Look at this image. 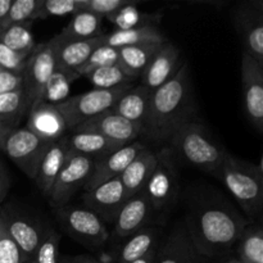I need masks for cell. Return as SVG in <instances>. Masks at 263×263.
Listing matches in <instances>:
<instances>
[{"instance_id":"6da1fadb","label":"cell","mask_w":263,"mask_h":263,"mask_svg":"<svg viewBox=\"0 0 263 263\" xmlns=\"http://www.w3.org/2000/svg\"><path fill=\"white\" fill-rule=\"evenodd\" d=\"M195 102L189 64L180 66L171 80L153 90L143 134L157 143L168 141L175 131L194 120Z\"/></svg>"},{"instance_id":"7a4b0ae2","label":"cell","mask_w":263,"mask_h":263,"mask_svg":"<svg viewBox=\"0 0 263 263\" xmlns=\"http://www.w3.org/2000/svg\"><path fill=\"white\" fill-rule=\"evenodd\" d=\"M247 225L248 221L230 205L210 202L189 211L185 228L200 257H215L230 251Z\"/></svg>"},{"instance_id":"3957f363","label":"cell","mask_w":263,"mask_h":263,"mask_svg":"<svg viewBox=\"0 0 263 263\" xmlns=\"http://www.w3.org/2000/svg\"><path fill=\"white\" fill-rule=\"evenodd\" d=\"M168 143L174 158L212 176H220L228 152L211 138L202 123L189 121L175 131Z\"/></svg>"},{"instance_id":"277c9868","label":"cell","mask_w":263,"mask_h":263,"mask_svg":"<svg viewBox=\"0 0 263 263\" xmlns=\"http://www.w3.org/2000/svg\"><path fill=\"white\" fill-rule=\"evenodd\" d=\"M221 181L251 220L258 217L263 204V168L228 153L221 168Z\"/></svg>"},{"instance_id":"5b68a950","label":"cell","mask_w":263,"mask_h":263,"mask_svg":"<svg viewBox=\"0 0 263 263\" xmlns=\"http://www.w3.org/2000/svg\"><path fill=\"white\" fill-rule=\"evenodd\" d=\"M131 87L133 84H123L112 89H92L84 94L67 98L55 107L63 117L67 130L73 131L85 121L109 110Z\"/></svg>"},{"instance_id":"8992f818","label":"cell","mask_w":263,"mask_h":263,"mask_svg":"<svg viewBox=\"0 0 263 263\" xmlns=\"http://www.w3.org/2000/svg\"><path fill=\"white\" fill-rule=\"evenodd\" d=\"M50 144L41 140L28 128L17 127L5 135L0 149L26 176L35 180L41 159Z\"/></svg>"},{"instance_id":"52a82bcc","label":"cell","mask_w":263,"mask_h":263,"mask_svg":"<svg viewBox=\"0 0 263 263\" xmlns=\"http://www.w3.org/2000/svg\"><path fill=\"white\" fill-rule=\"evenodd\" d=\"M179 192V176L176 163L168 146L158 153L156 168L144 186L143 193L152 210L162 211L175 202Z\"/></svg>"},{"instance_id":"ba28073f","label":"cell","mask_w":263,"mask_h":263,"mask_svg":"<svg viewBox=\"0 0 263 263\" xmlns=\"http://www.w3.org/2000/svg\"><path fill=\"white\" fill-rule=\"evenodd\" d=\"M94 159L82 156L68 148L66 161L54 181L49 193V199L54 207H63L74 195V193L84 187L94 168Z\"/></svg>"},{"instance_id":"9c48e42d","label":"cell","mask_w":263,"mask_h":263,"mask_svg":"<svg viewBox=\"0 0 263 263\" xmlns=\"http://www.w3.org/2000/svg\"><path fill=\"white\" fill-rule=\"evenodd\" d=\"M57 69V37L37 44L26 61L23 68V89L27 91L32 104L40 102L44 89Z\"/></svg>"},{"instance_id":"30bf717a","label":"cell","mask_w":263,"mask_h":263,"mask_svg":"<svg viewBox=\"0 0 263 263\" xmlns=\"http://www.w3.org/2000/svg\"><path fill=\"white\" fill-rule=\"evenodd\" d=\"M233 22L243 44L244 54L263 64L262 0H249L236 5L233 12Z\"/></svg>"},{"instance_id":"8fae6325","label":"cell","mask_w":263,"mask_h":263,"mask_svg":"<svg viewBox=\"0 0 263 263\" xmlns=\"http://www.w3.org/2000/svg\"><path fill=\"white\" fill-rule=\"evenodd\" d=\"M57 217L67 233L89 246H102L109 239L107 226L87 208L58 207Z\"/></svg>"},{"instance_id":"7c38bea8","label":"cell","mask_w":263,"mask_h":263,"mask_svg":"<svg viewBox=\"0 0 263 263\" xmlns=\"http://www.w3.org/2000/svg\"><path fill=\"white\" fill-rule=\"evenodd\" d=\"M241 90L244 110L251 125L263 133V64L243 53L241 57Z\"/></svg>"},{"instance_id":"4fadbf2b","label":"cell","mask_w":263,"mask_h":263,"mask_svg":"<svg viewBox=\"0 0 263 263\" xmlns=\"http://www.w3.org/2000/svg\"><path fill=\"white\" fill-rule=\"evenodd\" d=\"M72 133L100 134L110 140L127 145L143 134V127L116 115L109 109L82 122Z\"/></svg>"},{"instance_id":"5bb4252c","label":"cell","mask_w":263,"mask_h":263,"mask_svg":"<svg viewBox=\"0 0 263 263\" xmlns=\"http://www.w3.org/2000/svg\"><path fill=\"white\" fill-rule=\"evenodd\" d=\"M127 199L125 189L118 177L109 180L89 192H85L82 197L87 210L99 216L103 222L107 221L110 223L115 222L121 208Z\"/></svg>"},{"instance_id":"9a60e30c","label":"cell","mask_w":263,"mask_h":263,"mask_svg":"<svg viewBox=\"0 0 263 263\" xmlns=\"http://www.w3.org/2000/svg\"><path fill=\"white\" fill-rule=\"evenodd\" d=\"M144 148H145V145L143 143L133 141V143L120 148L118 151L113 152L112 154H108L103 158L97 159L94 162V168H92L91 175H90L89 180L84 186L85 192H89V190L94 189V187L99 186V185L104 184L109 180L120 177L126 170V167L133 162V159Z\"/></svg>"},{"instance_id":"2e32d148","label":"cell","mask_w":263,"mask_h":263,"mask_svg":"<svg viewBox=\"0 0 263 263\" xmlns=\"http://www.w3.org/2000/svg\"><path fill=\"white\" fill-rule=\"evenodd\" d=\"M3 228L22 253L26 262L33 258L43 236L44 228L39 223L17 212L3 210Z\"/></svg>"},{"instance_id":"e0dca14e","label":"cell","mask_w":263,"mask_h":263,"mask_svg":"<svg viewBox=\"0 0 263 263\" xmlns=\"http://www.w3.org/2000/svg\"><path fill=\"white\" fill-rule=\"evenodd\" d=\"M26 128L46 143H54L66 135V123L55 104L36 102L28 110Z\"/></svg>"},{"instance_id":"ac0fdd59","label":"cell","mask_w":263,"mask_h":263,"mask_svg":"<svg viewBox=\"0 0 263 263\" xmlns=\"http://www.w3.org/2000/svg\"><path fill=\"white\" fill-rule=\"evenodd\" d=\"M152 205L143 192L128 198L113 222V235L117 240H125L141 229L146 228L152 215Z\"/></svg>"},{"instance_id":"d6986e66","label":"cell","mask_w":263,"mask_h":263,"mask_svg":"<svg viewBox=\"0 0 263 263\" xmlns=\"http://www.w3.org/2000/svg\"><path fill=\"white\" fill-rule=\"evenodd\" d=\"M180 66V49L171 41H167L159 48L148 64L143 76L140 77V84L153 91L171 80L179 71Z\"/></svg>"},{"instance_id":"ffe728a7","label":"cell","mask_w":263,"mask_h":263,"mask_svg":"<svg viewBox=\"0 0 263 263\" xmlns=\"http://www.w3.org/2000/svg\"><path fill=\"white\" fill-rule=\"evenodd\" d=\"M57 37V68L68 73H76L89 59L92 51L102 45V35L87 40H72Z\"/></svg>"},{"instance_id":"44dd1931","label":"cell","mask_w":263,"mask_h":263,"mask_svg":"<svg viewBox=\"0 0 263 263\" xmlns=\"http://www.w3.org/2000/svg\"><path fill=\"white\" fill-rule=\"evenodd\" d=\"M200 256L195 251L185 225H177L157 252L154 263H199Z\"/></svg>"},{"instance_id":"7402d4cb","label":"cell","mask_w":263,"mask_h":263,"mask_svg":"<svg viewBox=\"0 0 263 263\" xmlns=\"http://www.w3.org/2000/svg\"><path fill=\"white\" fill-rule=\"evenodd\" d=\"M67 153H68V135H64L63 138L49 145L41 159L37 174L35 176V182L45 197H49L54 181L66 161Z\"/></svg>"},{"instance_id":"603a6c76","label":"cell","mask_w":263,"mask_h":263,"mask_svg":"<svg viewBox=\"0 0 263 263\" xmlns=\"http://www.w3.org/2000/svg\"><path fill=\"white\" fill-rule=\"evenodd\" d=\"M157 161H158V153L149 151L145 146L126 167V170L118 179L125 189L127 198L143 192L146 181L156 168Z\"/></svg>"},{"instance_id":"cb8c5ba5","label":"cell","mask_w":263,"mask_h":263,"mask_svg":"<svg viewBox=\"0 0 263 263\" xmlns=\"http://www.w3.org/2000/svg\"><path fill=\"white\" fill-rule=\"evenodd\" d=\"M152 91L144 85L139 84L128 89L117 102L115 103L110 110L121 117L126 118L130 122L140 125L145 121L148 113L149 100H151Z\"/></svg>"},{"instance_id":"d4e9b609","label":"cell","mask_w":263,"mask_h":263,"mask_svg":"<svg viewBox=\"0 0 263 263\" xmlns=\"http://www.w3.org/2000/svg\"><path fill=\"white\" fill-rule=\"evenodd\" d=\"M168 41L158 28V26L131 28V30H115L109 33L102 35V45L112 48H125V46L143 45V44H164Z\"/></svg>"},{"instance_id":"484cf974","label":"cell","mask_w":263,"mask_h":263,"mask_svg":"<svg viewBox=\"0 0 263 263\" xmlns=\"http://www.w3.org/2000/svg\"><path fill=\"white\" fill-rule=\"evenodd\" d=\"M122 146L125 145L95 133H72L68 136V148L71 151L90 157L94 161L112 154Z\"/></svg>"},{"instance_id":"4316f807","label":"cell","mask_w":263,"mask_h":263,"mask_svg":"<svg viewBox=\"0 0 263 263\" xmlns=\"http://www.w3.org/2000/svg\"><path fill=\"white\" fill-rule=\"evenodd\" d=\"M32 100L25 89L0 95V126L5 131L17 128L23 116L28 113Z\"/></svg>"},{"instance_id":"83f0119b","label":"cell","mask_w":263,"mask_h":263,"mask_svg":"<svg viewBox=\"0 0 263 263\" xmlns=\"http://www.w3.org/2000/svg\"><path fill=\"white\" fill-rule=\"evenodd\" d=\"M157 241L158 230L156 228L146 226L141 229L123 240V244L120 247L117 253L118 263H131L141 258L149 252L157 249Z\"/></svg>"},{"instance_id":"f1b7e54d","label":"cell","mask_w":263,"mask_h":263,"mask_svg":"<svg viewBox=\"0 0 263 263\" xmlns=\"http://www.w3.org/2000/svg\"><path fill=\"white\" fill-rule=\"evenodd\" d=\"M167 43V41H166ZM163 44H143V45L125 46L118 49V64L133 77L138 80L143 76L148 64Z\"/></svg>"},{"instance_id":"f546056e","label":"cell","mask_w":263,"mask_h":263,"mask_svg":"<svg viewBox=\"0 0 263 263\" xmlns=\"http://www.w3.org/2000/svg\"><path fill=\"white\" fill-rule=\"evenodd\" d=\"M104 18L90 12L76 13L72 15L71 21L63 30L58 33L63 39L72 40H87L103 35L102 27Z\"/></svg>"},{"instance_id":"4dcf8cb0","label":"cell","mask_w":263,"mask_h":263,"mask_svg":"<svg viewBox=\"0 0 263 263\" xmlns=\"http://www.w3.org/2000/svg\"><path fill=\"white\" fill-rule=\"evenodd\" d=\"M161 13L148 14V13L141 12L136 7V3L133 2L118 9L117 12L110 14L105 20L115 25L116 30H131V28L157 26L161 22Z\"/></svg>"},{"instance_id":"1f68e13d","label":"cell","mask_w":263,"mask_h":263,"mask_svg":"<svg viewBox=\"0 0 263 263\" xmlns=\"http://www.w3.org/2000/svg\"><path fill=\"white\" fill-rule=\"evenodd\" d=\"M238 259L241 263H263V231L259 225H247L238 240Z\"/></svg>"},{"instance_id":"d6a6232c","label":"cell","mask_w":263,"mask_h":263,"mask_svg":"<svg viewBox=\"0 0 263 263\" xmlns=\"http://www.w3.org/2000/svg\"><path fill=\"white\" fill-rule=\"evenodd\" d=\"M31 26L32 23H22L4 28L0 32V43L17 53L31 54L37 45L33 39Z\"/></svg>"},{"instance_id":"836d02e7","label":"cell","mask_w":263,"mask_h":263,"mask_svg":"<svg viewBox=\"0 0 263 263\" xmlns=\"http://www.w3.org/2000/svg\"><path fill=\"white\" fill-rule=\"evenodd\" d=\"M79 74L68 73L57 68L53 76L44 89L40 102H46L49 104H58L67 99L72 82L79 79Z\"/></svg>"},{"instance_id":"e575fe53","label":"cell","mask_w":263,"mask_h":263,"mask_svg":"<svg viewBox=\"0 0 263 263\" xmlns=\"http://www.w3.org/2000/svg\"><path fill=\"white\" fill-rule=\"evenodd\" d=\"M86 77L94 89H112L123 84H133L135 81L120 64L98 68L90 72Z\"/></svg>"},{"instance_id":"d590c367","label":"cell","mask_w":263,"mask_h":263,"mask_svg":"<svg viewBox=\"0 0 263 263\" xmlns=\"http://www.w3.org/2000/svg\"><path fill=\"white\" fill-rule=\"evenodd\" d=\"M41 4L43 0H12V5L3 25V30L13 25L35 22Z\"/></svg>"},{"instance_id":"8d00e7d4","label":"cell","mask_w":263,"mask_h":263,"mask_svg":"<svg viewBox=\"0 0 263 263\" xmlns=\"http://www.w3.org/2000/svg\"><path fill=\"white\" fill-rule=\"evenodd\" d=\"M118 61H120V55H118L117 48H112V46L108 45H100L92 51L89 59L85 62L84 66L77 71V74L86 77L90 72L95 71L98 68L116 66V64H118Z\"/></svg>"},{"instance_id":"74e56055","label":"cell","mask_w":263,"mask_h":263,"mask_svg":"<svg viewBox=\"0 0 263 263\" xmlns=\"http://www.w3.org/2000/svg\"><path fill=\"white\" fill-rule=\"evenodd\" d=\"M59 241L61 236L54 229L44 228L40 244L32 258L35 263H59Z\"/></svg>"},{"instance_id":"f35d334b","label":"cell","mask_w":263,"mask_h":263,"mask_svg":"<svg viewBox=\"0 0 263 263\" xmlns=\"http://www.w3.org/2000/svg\"><path fill=\"white\" fill-rule=\"evenodd\" d=\"M82 12V0H43L35 21H44L50 17L73 15Z\"/></svg>"},{"instance_id":"ab89813d","label":"cell","mask_w":263,"mask_h":263,"mask_svg":"<svg viewBox=\"0 0 263 263\" xmlns=\"http://www.w3.org/2000/svg\"><path fill=\"white\" fill-rule=\"evenodd\" d=\"M130 3L133 2L131 0H82V10L94 13L105 20Z\"/></svg>"},{"instance_id":"60d3db41","label":"cell","mask_w":263,"mask_h":263,"mask_svg":"<svg viewBox=\"0 0 263 263\" xmlns=\"http://www.w3.org/2000/svg\"><path fill=\"white\" fill-rule=\"evenodd\" d=\"M28 57L30 54L17 53L0 43V68L2 69L22 73Z\"/></svg>"},{"instance_id":"b9f144b4","label":"cell","mask_w":263,"mask_h":263,"mask_svg":"<svg viewBox=\"0 0 263 263\" xmlns=\"http://www.w3.org/2000/svg\"><path fill=\"white\" fill-rule=\"evenodd\" d=\"M22 253L15 246L14 241L9 238L5 229L0 230V263H25Z\"/></svg>"},{"instance_id":"7bdbcfd3","label":"cell","mask_w":263,"mask_h":263,"mask_svg":"<svg viewBox=\"0 0 263 263\" xmlns=\"http://www.w3.org/2000/svg\"><path fill=\"white\" fill-rule=\"evenodd\" d=\"M23 87V74L0 69V95L15 91Z\"/></svg>"},{"instance_id":"ee69618b","label":"cell","mask_w":263,"mask_h":263,"mask_svg":"<svg viewBox=\"0 0 263 263\" xmlns=\"http://www.w3.org/2000/svg\"><path fill=\"white\" fill-rule=\"evenodd\" d=\"M10 187V179L9 175H8L7 168L3 164V162L0 161V203L5 199L8 192H9Z\"/></svg>"},{"instance_id":"f6af8a7d","label":"cell","mask_w":263,"mask_h":263,"mask_svg":"<svg viewBox=\"0 0 263 263\" xmlns=\"http://www.w3.org/2000/svg\"><path fill=\"white\" fill-rule=\"evenodd\" d=\"M59 263H100L95 258L89 256H74V257H62Z\"/></svg>"},{"instance_id":"bcb514c9","label":"cell","mask_w":263,"mask_h":263,"mask_svg":"<svg viewBox=\"0 0 263 263\" xmlns=\"http://www.w3.org/2000/svg\"><path fill=\"white\" fill-rule=\"evenodd\" d=\"M10 5H12V0H0V31L3 30V25L9 12Z\"/></svg>"},{"instance_id":"7dc6e473","label":"cell","mask_w":263,"mask_h":263,"mask_svg":"<svg viewBox=\"0 0 263 263\" xmlns=\"http://www.w3.org/2000/svg\"><path fill=\"white\" fill-rule=\"evenodd\" d=\"M156 257H157V249H154V251L149 252L148 254H145L144 257H141V258L136 259V261L131 263H154L156 262Z\"/></svg>"},{"instance_id":"c3c4849f","label":"cell","mask_w":263,"mask_h":263,"mask_svg":"<svg viewBox=\"0 0 263 263\" xmlns=\"http://www.w3.org/2000/svg\"><path fill=\"white\" fill-rule=\"evenodd\" d=\"M9 133V131H5L4 128L2 127V126H0V148H2V144H3V140H4V138H5V135H7V134Z\"/></svg>"},{"instance_id":"681fc988","label":"cell","mask_w":263,"mask_h":263,"mask_svg":"<svg viewBox=\"0 0 263 263\" xmlns=\"http://www.w3.org/2000/svg\"><path fill=\"white\" fill-rule=\"evenodd\" d=\"M225 263H241V262L239 261L238 258H233V259H229V261L225 262Z\"/></svg>"},{"instance_id":"f907efd6","label":"cell","mask_w":263,"mask_h":263,"mask_svg":"<svg viewBox=\"0 0 263 263\" xmlns=\"http://www.w3.org/2000/svg\"><path fill=\"white\" fill-rule=\"evenodd\" d=\"M2 216H3V208L0 207V230H2Z\"/></svg>"},{"instance_id":"816d5d0a","label":"cell","mask_w":263,"mask_h":263,"mask_svg":"<svg viewBox=\"0 0 263 263\" xmlns=\"http://www.w3.org/2000/svg\"><path fill=\"white\" fill-rule=\"evenodd\" d=\"M25 263H35V261H33V259H30V261H27V262H25Z\"/></svg>"},{"instance_id":"f5cc1de1","label":"cell","mask_w":263,"mask_h":263,"mask_svg":"<svg viewBox=\"0 0 263 263\" xmlns=\"http://www.w3.org/2000/svg\"><path fill=\"white\" fill-rule=\"evenodd\" d=\"M0 69H2V68H0Z\"/></svg>"}]
</instances>
